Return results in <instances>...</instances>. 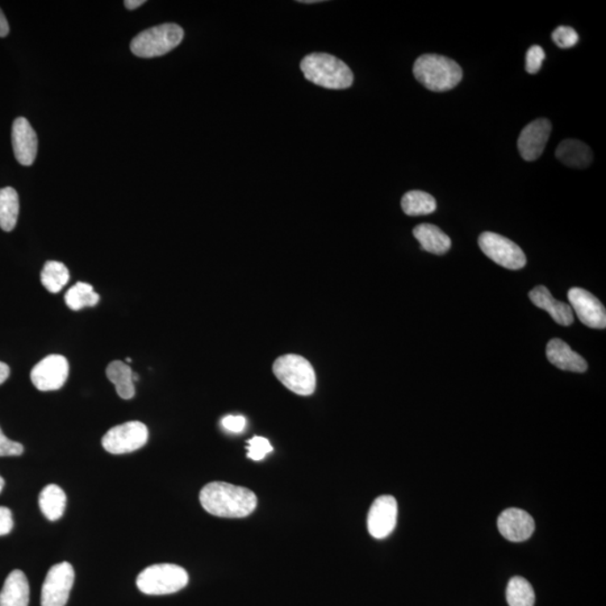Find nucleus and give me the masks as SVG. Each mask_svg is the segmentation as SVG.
<instances>
[{
	"instance_id": "obj_1",
	"label": "nucleus",
	"mask_w": 606,
	"mask_h": 606,
	"mask_svg": "<svg viewBox=\"0 0 606 606\" xmlns=\"http://www.w3.org/2000/svg\"><path fill=\"white\" fill-rule=\"evenodd\" d=\"M200 503L208 513L220 518H245L254 512L257 497L249 488L211 482L200 492Z\"/></svg>"
},
{
	"instance_id": "obj_2",
	"label": "nucleus",
	"mask_w": 606,
	"mask_h": 606,
	"mask_svg": "<svg viewBox=\"0 0 606 606\" xmlns=\"http://www.w3.org/2000/svg\"><path fill=\"white\" fill-rule=\"evenodd\" d=\"M308 81L327 89H347L353 85L354 75L349 65L327 53L309 54L300 65Z\"/></svg>"
},
{
	"instance_id": "obj_3",
	"label": "nucleus",
	"mask_w": 606,
	"mask_h": 606,
	"mask_svg": "<svg viewBox=\"0 0 606 606\" xmlns=\"http://www.w3.org/2000/svg\"><path fill=\"white\" fill-rule=\"evenodd\" d=\"M413 74L418 81L433 93L454 89L463 79V70L457 62L438 54H425L417 58Z\"/></svg>"
},
{
	"instance_id": "obj_4",
	"label": "nucleus",
	"mask_w": 606,
	"mask_h": 606,
	"mask_svg": "<svg viewBox=\"0 0 606 606\" xmlns=\"http://www.w3.org/2000/svg\"><path fill=\"white\" fill-rule=\"evenodd\" d=\"M188 583L189 575L185 568L173 564H157L145 568L136 579L137 587L148 595L173 594L185 588Z\"/></svg>"
},
{
	"instance_id": "obj_5",
	"label": "nucleus",
	"mask_w": 606,
	"mask_h": 606,
	"mask_svg": "<svg viewBox=\"0 0 606 606\" xmlns=\"http://www.w3.org/2000/svg\"><path fill=\"white\" fill-rule=\"evenodd\" d=\"M273 373L280 382L299 395H311L316 390L315 370L308 359L300 355L280 357L273 364Z\"/></svg>"
},
{
	"instance_id": "obj_6",
	"label": "nucleus",
	"mask_w": 606,
	"mask_h": 606,
	"mask_svg": "<svg viewBox=\"0 0 606 606\" xmlns=\"http://www.w3.org/2000/svg\"><path fill=\"white\" fill-rule=\"evenodd\" d=\"M185 32L177 24L158 25L141 32L134 37L131 50L136 57L156 58L165 56L181 43Z\"/></svg>"
},
{
	"instance_id": "obj_7",
	"label": "nucleus",
	"mask_w": 606,
	"mask_h": 606,
	"mask_svg": "<svg viewBox=\"0 0 606 606\" xmlns=\"http://www.w3.org/2000/svg\"><path fill=\"white\" fill-rule=\"evenodd\" d=\"M148 441L149 429L143 422L128 421L108 430L102 444L108 453L123 455L142 449Z\"/></svg>"
},
{
	"instance_id": "obj_8",
	"label": "nucleus",
	"mask_w": 606,
	"mask_h": 606,
	"mask_svg": "<svg viewBox=\"0 0 606 606\" xmlns=\"http://www.w3.org/2000/svg\"><path fill=\"white\" fill-rule=\"evenodd\" d=\"M482 252L496 265L509 270H520L526 265V257L516 242L499 234L485 232L479 238Z\"/></svg>"
},
{
	"instance_id": "obj_9",
	"label": "nucleus",
	"mask_w": 606,
	"mask_h": 606,
	"mask_svg": "<svg viewBox=\"0 0 606 606\" xmlns=\"http://www.w3.org/2000/svg\"><path fill=\"white\" fill-rule=\"evenodd\" d=\"M74 583V570L71 564H57L49 571L42 587V606H65Z\"/></svg>"
},
{
	"instance_id": "obj_10",
	"label": "nucleus",
	"mask_w": 606,
	"mask_h": 606,
	"mask_svg": "<svg viewBox=\"0 0 606 606\" xmlns=\"http://www.w3.org/2000/svg\"><path fill=\"white\" fill-rule=\"evenodd\" d=\"M69 376V362L62 355H49L37 363L31 372L32 383L37 390L57 391L65 386Z\"/></svg>"
},
{
	"instance_id": "obj_11",
	"label": "nucleus",
	"mask_w": 606,
	"mask_h": 606,
	"mask_svg": "<svg viewBox=\"0 0 606 606\" xmlns=\"http://www.w3.org/2000/svg\"><path fill=\"white\" fill-rule=\"evenodd\" d=\"M398 519V502L392 495L379 496L367 516V529L372 537L384 539L393 533Z\"/></svg>"
},
{
	"instance_id": "obj_12",
	"label": "nucleus",
	"mask_w": 606,
	"mask_h": 606,
	"mask_svg": "<svg viewBox=\"0 0 606 606\" xmlns=\"http://www.w3.org/2000/svg\"><path fill=\"white\" fill-rule=\"evenodd\" d=\"M568 300H570L571 311H575L585 326L593 329L606 327L605 308L591 292L580 289V288H572L568 291Z\"/></svg>"
},
{
	"instance_id": "obj_13",
	"label": "nucleus",
	"mask_w": 606,
	"mask_h": 606,
	"mask_svg": "<svg viewBox=\"0 0 606 606\" xmlns=\"http://www.w3.org/2000/svg\"><path fill=\"white\" fill-rule=\"evenodd\" d=\"M551 123L548 119H541L526 125L518 140V149L525 161H536L541 157L548 143Z\"/></svg>"
},
{
	"instance_id": "obj_14",
	"label": "nucleus",
	"mask_w": 606,
	"mask_h": 606,
	"mask_svg": "<svg viewBox=\"0 0 606 606\" xmlns=\"http://www.w3.org/2000/svg\"><path fill=\"white\" fill-rule=\"evenodd\" d=\"M497 528L505 539L513 542L528 541L534 532V521L528 512L521 509L505 510L499 519Z\"/></svg>"
},
{
	"instance_id": "obj_15",
	"label": "nucleus",
	"mask_w": 606,
	"mask_h": 606,
	"mask_svg": "<svg viewBox=\"0 0 606 606\" xmlns=\"http://www.w3.org/2000/svg\"><path fill=\"white\" fill-rule=\"evenodd\" d=\"M12 143L16 160L20 165L29 166L35 163L39 141L35 129L24 117L15 119L12 124Z\"/></svg>"
},
{
	"instance_id": "obj_16",
	"label": "nucleus",
	"mask_w": 606,
	"mask_h": 606,
	"mask_svg": "<svg viewBox=\"0 0 606 606\" xmlns=\"http://www.w3.org/2000/svg\"><path fill=\"white\" fill-rule=\"evenodd\" d=\"M546 354L548 361L560 370L575 373H584L587 370V361L559 338H554L547 344Z\"/></svg>"
},
{
	"instance_id": "obj_17",
	"label": "nucleus",
	"mask_w": 606,
	"mask_h": 606,
	"mask_svg": "<svg viewBox=\"0 0 606 606\" xmlns=\"http://www.w3.org/2000/svg\"><path fill=\"white\" fill-rule=\"evenodd\" d=\"M529 298L534 306L549 313L556 323L562 326H571L574 323V312L570 304L553 298L548 289L543 286L534 288L529 292Z\"/></svg>"
},
{
	"instance_id": "obj_18",
	"label": "nucleus",
	"mask_w": 606,
	"mask_h": 606,
	"mask_svg": "<svg viewBox=\"0 0 606 606\" xmlns=\"http://www.w3.org/2000/svg\"><path fill=\"white\" fill-rule=\"evenodd\" d=\"M29 585L22 571H12L0 592V606H28Z\"/></svg>"
},
{
	"instance_id": "obj_19",
	"label": "nucleus",
	"mask_w": 606,
	"mask_h": 606,
	"mask_svg": "<svg viewBox=\"0 0 606 606\" xmlns=\"http://www.w3.org/2000/svg\"><path fill=\"white\" fill-rule=\"evenodd\" d=\"M556 157L570 168L585 169L593 162V152L583 142L565 140L556 150Z\"/></svg>"
},
{
	"instance_id": "obj_20",
	"label": "nucleus",
	"mask_w": 606,
	"mask_h": 606,
	"mask_svg": "<svg viewBox=\"0 0 606 606\" xmlns=\"http://www.w3.org/2000/svg\"><path fill=\"white\" fill-rule=\"evenodd\" d=\"M413 236L420 242L421 249L434 255H444L451 248V241L441 228L432 224H421L413 229Z\"/></svg>"
},
{
	"instance_id": "obj_21",
	"label": "nucleus",
	"mask_w": 606,
	"mask_h": 606,
	"mask_svg": "<svg viewBox=\"0 0 606 606\" xmlns=\"http://www.w3.org/2000/svg\"><path fill=\"white\" fill-rule=\"evenodd\" d=\"M39 504L42 513L50 521L61 519L65 511L66 495L56 484H50L40 493Z\"/></svg>"
},
{
	"instance_id": "obj_22",
	"label": "nucleus",
	"mask_w": 606,
	"mask_h": 606,
	"mask_svg": "<svg viewBox=\"0 0 606 606\" xmlns=\"http://www.w3.org/2000/svg\"><path fill=\"white\" fill-rule=\"evenodd\" d=\"M134 372L127 363L114 361L107 366L108 380L114 384L117 393L121 399L131 400L135 395V382L133 380Z\"/></svg>"
},
{
	"instance_id": "obj_23",
	"label": "nucleus",
	"mask_w": 606,
	"mask_h": 606,
	"mask_svg": "<svg viewBox=\"0 0 606 606\" xmlns=\"http://www.w3.org/2000/svg\"><path fill=\"white\" fill-rule=\"evenodd\" d=\"M19 214V198L14 188L0 189V228L4 232H12L18 224Z\"/></svg>"
},
{
	"instance_id": "obj_24",
	"label": "nucleus",
	"mask_w": 606,
	"mask_h": 606,
	"mask_svg": "<svg viewBox=\"0 0 606 606\" xmlns=\"http://www.w3.org/2000/svg\"><path fill=\"white\" fill-rule=\"evenodd\" d=\"M401 207L405 215L425 216L433 214L437 209L436 199L424 191H409L401 200Z\"/></svg>"
},
{
	"instance_id": "obj_25",
	"label": "nucleus",
	"mask_w": 606,
	"mask_h": 606,
	"mask_svg": "<svg viewBox=\"0 0 606 606\" xmlns=\"http://www.w3.org/2000/svg\"><path fill=\"white\" fill-rule=\"evenodd\" d=\"M70 273L64 263L49 261L41 273V282L51 294H58L69 282Z\"/></svg>"
},
{
	"instance_id": "obj_26",
	"label": "nucleus",
	"mask_w": 606,
	"mask_h": 606,
	"mask_svg": "<svg viewBox=\"0 0 606 606\" xmlns=\"http://www.w3.org/2000/svg\"><path fill=\"white\" fill-rule=\"evenodd\" d=\"M99 303V295L96 294L89 283L78 282L70 288L65 294V303L71 311H78L86 307H94Z\"/></svg>"
},
{
	"instance_id": "obj_27",
	"label": "nucleus",
	"mask_w": 606,
	"mask_h": 606,
	"mask_svg": "<svg viewBox=\"0 0 606 606\" xmlns=\"http://www.w3.org/2000/svg\"><path fill=\"white\" fill-rule=\"evenodd\" d=\"M534 596L532 584L520 576L510 579L507 587V601L509 606H533Z\"/></svg>"
},
{
	"instance_id": "obj_28",
	"label": "nucleus",
	"mask_w": 606,
	"mask_h": 606,
	"mask_svg": "<svg viewBox=\"0 0 606 606\" xmlns=\"http://www.w3.org/2000/svg\"><path fill=\"white\" fill-rule=\"evenodd\" d=\"M553 41L560 49H571L575 47L579 42L578 32L570 27H559L555 29L553 35Z\"/></svg>"
},
{
	"instance_id": "obj_29",
	"label": "nucleus",
	"mask_w": 606,
	"mask_h": 606,
	"mask_svg": "<svg viewBox=\"0 0 606 606\" xmlns=\"http://www.w3.org/2000/svg\"><path fill=\"white\" fill-rule=\"evenodd\" d=\"M249 454L248 456L255 462L262 461L267 454L273 450L270 441L265 437L255 436L249 441Z\"/></svg>"
},
{
	"instance_id": "obj_30",
	"label": "nucleus",
	"mask_w": 606,
	"mask_h": 606,
	"mask_svg": "<svg viewBox=\"0 0 606 606\" xmlns=\"http://www.w3.org/2000/svg\"><path fill=\"white\" fill-rule=\"evenodd\" d=\"M546 58L545 51L539 45H533V47L528 50L525 57V70L526 73L530 74H536L541 71L542 62Z\"/></svg>"
},
{
	"instance_id": "obj_31",
	"label": "nucleus",
	"mask_w": 606,
	"mask_h": 606,
	"mask_svg": "<svg viewBox=\"0 0 606 606\" xmlns=\"http://www.w3.org/2000/svg\"><path fill=\"white\" fill-rule=\"evenodd\" d=\"M24 453V447L19 442L12 441L0 429V457L19 456Z\"/></svg>"
},
{
	"instance_id": "obj_32",
	"label": "nucleus",
	"mask_w": 606,
	"mask_h": 606,
	"mask_svg": "<svg viewBox=\"0 0 606 606\" xmlns=\"http://www.w3.org/2000/svg\"><path fill=\"white\" fill-rule=\"evenodd\" d=\"M221 425L226 430L231 433H242L246 426V420L244 417L242 416H227L225 417Z\"/></svg>"
},
{
	"instance_id": "obj_33",
	"label": "nucleus",
	"mask_w": 606,
	"mask_h": 606,
	"mask_svg": "<svg viewBox=\"0 0 606 606\" xmlns=\"http://www.w3.org/2000/svg\"><path fill=\"white\" fill-rule=\"evenodd\" d=\"M12 526H14V520H12L11 510L6 507H0V536H6L10 533Z\"/></svg>"
},
{
	"instance_id": "obj_34",
	"label": "nucleus",
	"mask_w": 606,
	"mask_h": 606,
	"mask_svg": "<svg viewBox=\"0 0 606 606\" xmlns=\"http://www.w3.org/2000/svg\"><path fill=\"white\" fill-rule=\"evenodd\" d=\"M8 33H10V25H8L5 14L0 10V37L7 36Z\"/></svg>"
},
{
	"instance_id": "obj_35",
	"label": "nucleus",
	"mask_w": 606,
	"mask_h": 606,
	"mask_svg": "<svg viewBox=\"0 0 606 606\" xmlns=\"http://www.w3.org/2000/svg\"><path fill=\"white\" fill-rule=\"evenodd\" d=\"M11 369L6 363L0 362V386L7 381L10 378Z\"/></svg>"
},
{
	"instance_id": "obj_36",
	"label": "nucleus",
	"mask_w": 606,
	"mask_h": 606,
	"mask_svg": "<svg viewBox=\"0 0 606 606\" xmlns=\"http://www.w3.org/2000/svg\"><path fill=\"white\" fill-rule=\"evenodd\" d=\"M145 4V0H125L124 5L127 10H136V8L141 7Z\"/></svg>"
},
{
	"instance_id": "obj_37",
	"label": "nucleus",
	"mask_w": 606,
	"mask_h": 606,
	"mask_svg": "<svg viewBox=\"0 0 606 606\" xmlns=\"http://www.w3.org/2000/svg\"><path fill=\"white\" fill-rule=\"evenodd\" d=\"M4 487H5V480L0 476V493H2Z\"/></svg>"
},
{
	"instance_id": "obj_38",
	"label": "nucleus",
	"mask_w": 606,
	"mask_h": 606,
	"mask_svg": "<svg viewBox=\"0 0 606 606\" xmlns=\"http://www.w3.org/2000/svg\"><path fill=\"white\" fill-rule=\"evenodd\" d=\"M300 3H303V4H316V3H320V0H309V2H308V0H303V2H300Z\"/></svg>"
},
{
	"instance_id": "obj_39",
	"label": "nucleus",
	"mask_w": 606,
	"mask_h": 606,
	"mask_svg": "<svg viewBox=\"0 0 606 606\" xmlns=\"http://www.w3.org/2000/svg\"><path fill=\"white\" fill-rule=\"evenodd\" d=\"M127 363H132V358H127Z\"/></svg>"
}]
</instances>
